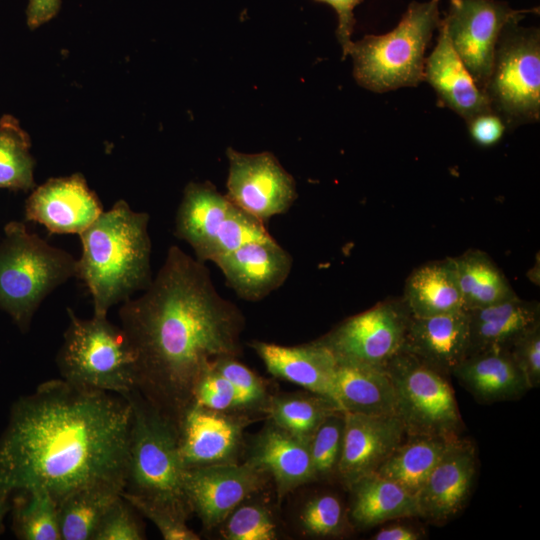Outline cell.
<instances>
[{"label": "cell", "instance_id": "cell-1", "mask_svg": "<svg viewBox=\"0 0 540 540\" xmlns=\"http://www.w3.org/2000/svg\"><path fill=\"white\" fill-rule=\"evenodd\" d=\"M132 407L122 395L65 380L41 383L11 407L0 435V487L56 501L88 486L123 492Z\"/></svg>", "mask_w": 540, "mask_h": 540}, {"label": "cell", "instance_id": "cell-2", "mask_svg": "<svg viewBox=\"0 0 540 540\" xmlns=\"http://www.w3.org/2000/svg\"><path fill=\"white\" fill-rule=\"evenodd\" d=\"M119 319L136 357V390L175 424L210 366L241 353L243 314L205 263L177 246L142 294L122 303Z\"/></svg>", "mask_w": 540, "mask_h": 540}, {"label": "cell", "instance_id": "cell-3", "mask_svg": "<svg viewBox=\"0 0 540 540\" xmlns=\"http://www.w3.org/2000/svg\"><path fill=\"white\" fill-rule=\"evenodd\" d=\"M149 218L121 199L79 234L82 252L76 277L90 292L94 316L106 317L114 305L151 283Z\"/></svg>", "mask_w": 540, "mask_h": 540}, {"label": "cell", "instance_id": "cell-4", "mask_svg": "<svg viewBox=\"0 0 540 540\" xmlns=\"http://www.w3.org/2000/svg\"><path fill=\"white\" fill-rule=\"evenodd\" d=\"M132 407L127 476L123 495L164 506L188 519L184 466L175 422L136 389L123 394Z\"/></svg>", "mask_w": 540, "mask_h": 540}, {"label": "cell", "instance_id": "cell-5", "mask_svg": "<svg viewBox=\"0 0 540 540\" xmlns=\"http://www.w3.org/2000/svg\"><path fill=\"white\" fill-rule=\"evenodd\" d=\"M77 274V259L10 221L0 241V310L23 333L43 300Z\"/></svg>", "mask_w": 540, "mask_h": 540}, {"label": "cell", "instance_id": "cell-6", "mask_svg": "<svg viewBox=\"0 0 540 540\" xmlns=\"http://www.w3.org/2000/svg\"><path fill=\"white\" fill-rule=\"evenodd\" d=\"M439 3L413 1L390 32L352 42L348 54L356 82L385 93L424 81L425 52L441 20Z\"/></svg>", "mask_w": 540, "mask_h": 540}, {"label": "cell", "instance_id": "cell-7", "mask_svg": "<svg viewBox=\"0 0 540 540\" xmlns=\"http://www.w3.org/2000/svg\"><path fill=\"white\" fill-rule=\"evenodd\" d=\"M67 314L69 324L56 357L62 379L119 395L136 389V357L123 329L107 316L82 319L70 308Z\"/></svg>", "mask_w": 540, "mask_h": 540}, {"label": "cell", "instance_id": "cell-8", "mask_svg": "<svg viewBox=\"0 0 540 540\" xmlns=\"http://www.w3.org/2000/svg\"><path fill=\"white\" fill-rule=\"evenodd\" d=\"M508 22L501 31L483 90L491 110L512 130L540 118V31Z\"/></svg>", "mask_w": 540, "mask_h": 540}, {"label": "cell", "instance_id": "cell-9", "mask_svg": "<svg viewBox=\"0 0 540 540\" xmlns=\"http://www.w3.org/2000/svg\"><path fill=\"white\" fill-rule=\"evenodd\" d=\"M384 368L394 385L397 416L407 435L459 438L463 421L444 374L404 351Z\"/></svg>", "mask_w": 540, "mask_h": 540}, {"label": "cell", "instance_id": "cell-10", "mask_svg": "<svg viewBox=\"0 0 540 540\" xmlns=\"http://www.w3.org/2000/svg\"><path fill=\"white\" fill-rule=\"evenodd\" d=\"M536 9H512L499 0H449V7L440 24L449 40L483 91L488 81L495 47L505 25L521 20Z\"/></svg>", "mask_w": 540, "mask_h": 540}, {"label": "cell", "instance_id": "cell-11", "mask_svg": "<svg viewBox=\"0 0 540 540\" xmlns=\"http://www.w3.org/2000/svg\"><path fill=\"white\" fill-rule=\"evenodd\" d=\"M410 314L402 302H381L351 316L319 340L337 360L383 366L403 349Z\"/></svg>", "mask_w": 540, "mask_h": 540}, {"label": "cell", "instance_id": "cell-12", "mask_svg": "<svg viewBox=\"0 0 540 540\" xmlns=\"http://www.w3.org/2000/svg\"><path fill=\"white\" fill-rule=\"evenodd\" d=\"M227 198L261 222L283 214L297 198L294 178L270 152L245 154L228 148Z\"/></svg>", "mask_w": 540, "mask_h": 540}, {"label": "cell", "instance_id": "cell-13", "mask_svg": "<svg viewBox=\"0 0 540 540\" xmlns=\"http://www.w3.org/2000/svg\"><path fill=\"white\" fill-rule=\"evenodd\" d=\"M269 476L249 463L185 468L183 488L191 512L205 529L221 525L242 502L259 492Z\"/></svg>", "mask_w": 540, "mask_h": 540}, {"label": "cell", "instance_id": "cell-14", "mask_svg": "<svg viewBox=\"0 0 540 540\" xmlns=\"http://www.w3.org/2000/svg\"><path fill=\"white\" fill-rule=\"evenodd\" d=\"M253 421L246 411H216L191 403L176 422L184 468L238 463L244 430Z\"/></svg>", "mask_w": 540, "mask_h": 540}, {"label": "cell", "instance_id": "cell-15", "mask_svg": "<svg viewBox=\"0 0 540 540\" xmlns=\"http://www.w3.org/2000/svg\"><path fill=\"white\" fill-rule=\"evenodd\" d=\"M104 211L97 194L80 173L50 178L30 191L26 221L43 225L51 234H81Z\"/></svg>", "mask_w": 540, "mask_h": 540}, {"label": "cell", "instance_id": "cell-16", "mask_svg": "<svg viewBox=\"0 0 540 540\" xmlns=\"http://www.w3.org/2000/svg\"><path fill=\"white\" fill-rule=\"evenodd\" d=\"M407 436L397 415L344 412V432L337 474L349 488L375 473Z\"/></svg>", "mask_w": 540, "mask_h": 540}, {"label": "cell", "instance_id": "cell-17", "mask_svg": "<svg viewBox=\"0 0 540 540\" xmlns=\"http://www.w3.org/2000/svg\"><path fill=\"white\" fill-rule=\"evenodd\" d=\"M476 474L471 443L458 438L443 454L416 495L418 516L443 524L464 507Z\"/></svg>", "mask_w": 540, "mask_h": 540}, {"label": "cell", "instance_id": "cell-18", "mask_svg": "<svg viewBox=\"0 0 540 540\" xmlns=\"http://www.w3.org/2000/svg\"><path fill=\"white\" fill-rule=\"evenodd\" d=\"M214 263L238 297L259 301L287 280L293 259L269 236L246 243Z\"/></svg>", "mask_w": 540, "mask_h": 540}, {"label": "cell", "instance_id": "cell-19", "mask_svg": "<svg viewBox=\"0 0 540 540\" xmlns=\"http://www.w3.org/2000/svg\"><path fill=\"white\" fill-rule=\"evenodd\" d=\"M250 346L269 373L323 396L340 407L334 382L337 359L319 339L297 346L263 341H253Z\"/></svg>", "mask_w": 540, "mask_h": 540}, {"label": "cell", "instance_id": "cell-20", "mask_svg": "<svg viewBox=\"0 0 540 540\" xmlns=\"http://www.w3.org/2000/svg\"><path fill=\"white\" fill-rule=\"evenodd\" d=\"M246 462L273 479L281 498L317 480L310 439L293 435L270 421L253 439Z\"/></svg>", "mask_w": 540, "mask_h": 540}, {"label": "cell", "instance_id": "cell-21", "mask_svg": "<svg viewBox=\"0 0 540 540\" xmlns=\"http://www.w3.org/2000/svg\"><path fill=\"white\" fill-rule=\"evenodd\" d=\"M469 316L466 310L425 318L411 317L402 351L440 373L452 374L467 356Z\"/></svg>", "mask_w": 540, "mask_h": 540}, {"label": "cell", "instance_id": "cell-22", "mask_svg": "<svg viewBox=\"0 0 540 540\" xmlns=\"http://www.w3.org/2000/svg\"><path fill=\"white\" fill-rule=\"evenodd\" d=\"M438 29L437 43L425 59L424 81L436 92L439 105L451 109L467 122L477 114L490 111L491 107L441 24Z\"/></svg>", "mask_w": 540, "mask_h": 540}, {"label": "cell", "instance_id": "cell-23", "mask_svg": "<svg viewBox=\"0 0 540 540\" xmlns=\"http://www.w3.org/2000/svg\"><path fill=\"white\" fill-rule=\"evenodd\" d=\"M233 206L210 182H190L176 212L174 234L192 247L196 259L205 263Z\"/></svg>", "mask_w": 540, "mask_h": 540}, {"label": "cell", "instance_id": "cell-24", "mask_svg": "<svg viewBox=\"0 0 540 540\" xmlns=\"http://www.w3.org/2000/svg\"><path fill=\"white\" fill-rule=\"evenodd\" d=\"M452 374L481 402L514 400L529 390L508 349L495 348L469 354Z\"/></svg>", "mask_w": 540, "mask_h": 540}, {"label": "cell", "instance_id": "cell-25", "mask_svg": "<svg viewBox=\"0 0 540 540\" xmlns=\"http://www.w3.org/2000/svg\"><path fill=\"white\" fill-rule=\"evenodd\" d=\"M469 316L468 354L495 348L508 349L521 334L540 323L539 303L515 295L473 310Z\"/></svg>", "mask_w": 540, "mask_h": 540}, {"label": "cell", "instance_id": "cell-26", "mask_svg": "<svg viewBox=\"0 0 540 540\" xmlns=\"http://www.w3.org/2000/svg\"><path fill=\"white\" fill-rule=\"evenodd\" d=\"M335 389L344 412L397 415V398L383 366L337 360Z\"/></svg>", "mask_w": 540, "mask_h": 540}, {"label": "cell", "instance_id": "cell-27", "mask_svg": "<svg viewBox=\"0 0 540 540\" xmlns=\"http://www.w3.org/2000/svg\"><path fill=\"white\" fill-rule=\"evenodd\" d=\"M403 303L415 318L464 310L451 258L415 269L406 280Z\"/></svg>", "mask_w": 540, "mask_h": 540}, {"label": "cell", "instance_id": "cell-28", "mask_svg": "<svg viewBox=\"0 0 540 540\" xmlns=\"http://www.w3.org/2000/svg\"><path fill=\"white\" fill-rule=\"evenodd\" d=\"M351 491L350 516L364 528L384 522L418 516L416 497L397 483L372 473L349 488Z\"/></svg>", "mask_w": 540, "mask_h": 540}, {"label": "cell", "instance_id": "cell-29", "mask_svg": "<svg viewBox=\"0 0 540 540\" xmlns=\"http://www.w3.org/2000/svg\"><path fill=\"white\" fill-rule=\"evenodd\" d=\"M457 439L407 435L376 473L416 497L433 468Z\"/></svg>", "mask_w": 540, "mask_h": 540}, {"label": "cell", "instance_id": "cell-30", "mask_svg": "<svg viewBox=\"0 0 540 540\" xmlns=\"http://www.w3.org/2000/svg\"><path fill=\"white\" fill-rule=\"evenodd\" d=\"M450 258L464 310L487 307L516 295L506 276L486 253L471 249Z\"/></svg>", "mask_w": 540, "mask_h": 540}, {"label": "cell", "instance_id": "cell-31", "mask_svg": "<svg viewBox=\"0 0 540 540\" xmlns=\"http://www.w3.org/2000/svg\"><path fill=\"white\" fill-rule=\"evenodd\" d=\"M122 491L109 486L77 489L58 503L61 540H94L109 507Z\"/></svg>", "mask_w": 540, "mask_h": 540}, {"label": "cell", "instance_id": "cell-32", "mask_svg": "<svg viewBox=\"0 0 540 540\" xmlns=\"http://www.w3.org/2000/svg\"><path fill=\"white\" fill-rule=\"evenodd\" d=\"M263 410L270 422L305 439H311L327 417L343 411L331 400L308 391L269 396Z\"/></svg>", "mask_w": 540, "mask_h": 540}, {"label": "cell", "instance_id": "cell-33", "mask_svg": "<svg viewBox=\"0 0 540 540\" xmlns=\"http://www.w3.org/2000/svg\"><path fill=\"white\" fill-rule=\"evenodd\" d=\"M31 139L9 114L0 118V189L30 192L36 187Z\"/></svg>", "mask_w": 540, "mask_h": 540}, {"label": "cell", "instance_id": "cell-34", "mask_svg": "<svg viewBox=\"0 0 540 540\" xmlns=\"http://www.w3.org/2000/svg\"><path fill=\"white\" fill-rule=\"evenodd\" d=\"M20 492L12 512L16 537L21 540H61L57 501L45 490Z\"/></svg>", "mask_w": 540, "mask_h": 540}, {"label": "cell", "instance_id": "cell-35", "mask_svg": "<svg viewBox=\"0 0 540 540\" xmlns=\"http://www.w3.org/2000/svg\"><path fill=\"white\" fill-rule=\"evenodd\" d=\"M221 535L227 540H274L277 525L264 505L248 502L237 506L222 523Z\"/></svg>", "mask_w": 540, "mask_h": 540}, {"label": "cell", "instance_id": "cell-36", "mask_svg": "<svg viewBox=\"0 0 540 540\" xmlns=\"http://www.w3.org/2000/svg\"><path fill=\"white\" fill-rule=\"evenodd\" d=\"M300 523L307 534L317 537H336L349 528L342 502L328 493L316 495L305 503L300 513Z\"/></svg>", "mask_w": 540, "mask_h": 540}, {"label": "cell", "instance_id": "cell-37", "mask_svg": "<svg viewBox=\"0 0 540 540\" xmlns=\"http://www.w3.org/2000/svg\"><path fill=\"white\" fill-rule=\"evenodd\" d=\"M344 432V411L327 417L310 439V452L316 479L337 472Z\"/></svg>", "mask_w": 540, "mask_h": 540}, {"label": "cell", "instance_id": "cell-38", "mask_svg": "<svg viewBox=\"0 0 540 540\" xmlns=\"http://www.w3.org/2000/svg\"><path fill=\"white\" fill-rule=\"evenodd\" d=\"M269 236L263 222L234 205L211 246L208 261L215 262L246 243Z\"/></svg>", "mask_w": 540, "mask_h": 540}, {"label": "cell", "instance_id": "cell-39", "mask_svg": "<svg viewBox=\"0 0 540 540\" xmlns=\"http://www.w3.org/2000/svg\"><path fill=\"white\" fill-rule=\"evenodd\" d=\"M192 403L223 412L253 409L246 397L211 366L196 384Z\"/></svg>", "mask_w": 540, "mask_h": 540}, {"label": "cell", "instance_id": "cell-40", "mask_svg": "<svg viewBox=\"0 0 540 540\" xmlns=\"http://www.w3.org/2000/svg\"><path fill=\"white\" fill-rule=\"evenodd\" d=\"M134 510V507L121 494L105 513L94 540L144 539L143 528Z\"/></svg>", "mask_w": 540, "mask_h": 540}, {"label": "cell", "instance_id": "cell-41", "mask_svg": "<svg viewBox=\"0 0 540 540\" xmlns=\"http://www.w3.org/2000/svg\"><path fill=\"white\" fill-rule=\"evenodd\" d=\"M211 368L229 380L246 397L253 409L264 408L269 397L264 380L239 362L237 357L219 358Z\"/></svg>", "mask_w": 540, "mask_h": 540}, {"label": "cell", "instance_id": "cell-42", "mask_svg": "<svg viewBox=\"0 0 540 540\" xmlns=\"http://www.w3.org/2000/svg\"><path fill=\"white\" fill-rule=\"evenodd\" d=\"M122 496L134 507L154 523L165 540H198L200 537L186 524L187 519L174 511L142 499L131 496Z\"/></svg>", "mask_w": 540, "mask_h": 540}, {"label": "cell", "instance_id": "cell-43", "mask_svg": "<svg viewBox=\"0 0 540 540\" xmlns=\"http://www.w3.org/2000/svg\"><path fill=\"white\" fill-rule=\"evenodd\" d=\"M508 350L524 375L528 388L538 387L540 385V323L516 338Z\"/></svg>", "mask_w": 540, "mask_h": 540}, {"label": "cell", "instance_id": "cell-44", "mask_svg": "<svg viewBox=\"0 0 540 540\" xmlns=\"http://www.w3.org/2000/svg\"><path fill=\"white\" fill-rule=\"evenodd\" d=\"M466 124L472 140L483 147L498 143L506 130L502 119L492 110L475 115Z\"/></svg>", "mask_w": 540, "mask_h": 540}, {"label": "cell", "instance_id": "cell-45", "mask_svg": "<svg viewBox=\"0 0 540 540\" xmlns=\"http://www.w3.org/2000/svg\"><path fill=\"white\" fill-rule=\"evenodd\" d=\"M331 6L338 17V25L336 29V37L342 47V59L348 55L349 48L352 44L351 36L354 31L356 19L354 9L363 0H314Z\"/></svg>", "mask_w": 540, "mask_h": 540}, {"label": "cell", "instance_id": "cell-46", "mask_svg": "<svg viewBox=\"0 0 540 540\" xmlns=\"http://www.w3.org/2000/svg\"><path fill=\"white\" fill-rule=\"evenodd\" d=\"M61 0H28L26 23L30 29H37L52 20L59 12Z\"/></svg>", "mask_w": 540, "mask_h": 540}, {"label": "cell", "instance_id": "cell-47", "mask_svg": "<svg viewBox=\"0 0 540 540\" xmlns=\"http://www.w3.org/2000/svg\"><path fill=\"white\" fill-rule=\"evenodd\" d=\"M420 538L421 534L418 531L403 524L382 528L372 537L375 540H418Z\"/></svg>", "mask_w": 540, "mask_h": 540}, {"label": "cell", "instance_id": "cell-48", "mask_svg": "<svg viewBox=\"0 0 540 540\" xmlns=\"http://www.w3.org/2000/svg\"><path fill=\"white\" fill-rule=\"evenodd\" d=\"M10 495L11 492L0 487V534L4 531V520L8 511L11 509L9 503Z\"/></svg>", "mask_w": 540, "mask_h": 540}]
</instances>
